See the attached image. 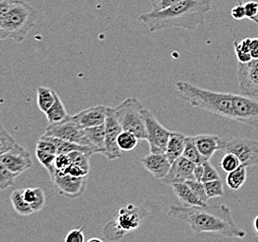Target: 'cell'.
<instances>
[{
	"instance_id": "obj_35",
	"label": "cell",
	"mask_w": 258,
	"mask_h": 242,
	"mask_svg": "<svg viewBox=\"0 0 258 242\" xmlns=\"http://www.w3.org/2000/svg\"><path fill=\"white\" fill-rule=\"evenodd\" d=\"M203 166H204V175H203L201 182L206 183V182H210V181H215V180H220L221 179L219 172L213 166L210 160H206L203 163Z\"/></svg>"
},
{
	"instance_id": "obj_2",
	"label": "cell",
	"mask_w": 258,
	"mask_h": 242,
	"mask_svg": "<svg viewBox=\"0 0 258 242\" xmlns=\"http://www.w3.org/2000/svg\"><path fill=\"white\" fill-rule=\"evenodd\" d=\"M168 216L188 224L191 231L197 234L214 233L229 238L246 236V232L235 224L231 211L226 205L171 206Z\"/></svg>"
},
{
	"instance_id": "obj_21",
	"label": "cell",
	"mask_w": 258,
	"mask_h": 242,
	"mask_svg": "<svg viewBox=\"0 0 258 242\" xmlns=\"http://www.w3.org/2000/svg\"><path fill=\"white\" fill-rule=\"evenodd\" d=\"M24 200L32 207L34 213L41 211L46 203V197L43 190L39 187H27L22 189Z\"/></svg>"
},
{
	"instance_id": "obj_45",
	"label": "cell",
	"mask_w": 258,
	"mask_h": 242,
	"mask_svg": "<svg viewBox=\"0 0 258 242\" xmlns=\"http://www.w3.org/2000/svg\"><path fill=\"white\" fill-rule=\"evenodd\" d=\"M203 175H204V166L196 165L195 169H194V178H195V180L201 182Z\"/></svg>"
},
{
	"instance_id": "obj_1",
	"label": "cell",
	"mask_w": 258,
	"mask_h": 242,
	"mask_svg": "<svg viewBox=\"0 0 258 242\" xmlns=\"http://www.w3.org/2000/svg\"><path fill=\"white\" fill-rule=\"evenodd\" d=\"M175 86L177 97L191 107L258 129L257 98L213 91L185 81H177Z\"/></svg>"
},
{
	"instance_id": "obj_28",
	"label": "cell",
	"mask_w": 258,
	"mask_h": 242,
	"mask_svg": "<svg viewBox=\"0 0 258 242\" xmlns=\"http://www.w3.org/2000/svg\"><path fill=\"white\" fill-rule=\"evenodd\" d=\"M139 138L126 130H123L118 137V147L121 151H132L135 149L139 142Z\"/></svg>"
},
{
	"instance_id": "obj_8",
	"label": "cell",
	"mask_w": 258,
	"mask_h": 242,
	"mask_svg": "<svg viewBox=\"0 0 258 242\" xmlns=\"http://www.w3.org/2000/svg\"><path fill=\"white\" fill-rule=\"evenodd\" d=\"M143 116L146 124L147 141L153 154H165L172 131L159 122L152 110L144 108Z\"/></svg>"
},
{
	"instance_id": "obj_33",
	"label": "cell",
	"mask_w": 258,
	"mask_h": 242,
	"mask_svg": "<svg viewBox=\"0 0 258 242\" xmlns=\"http://www.w3.org/2000/svg\"><path fill=\"white\" fill-rule=\"evenodd\" d=\"M70 158L72 164H76L83 168L86 171H90V163H89V159L90 155L87 153H84L81 151H74L71 153L67 154Z\"/></svg>"
},
{
	"instance_id": "obj_37",
	"label": "cell",
	"mask_w": 258,
	"mask_h": 242,
	"mask_svg": "<svg viewBox=\"0 0 258 242\" xmlns=\"http://www.w3.org/2000/svg\"><path fill=\"white\" fill-rule=\"evenodd\" d=\"M71 164L72 162L67 154H57L54 160V168L56 172H65Z\"/></svg>"
},
{
	"instance_id": "obj_14",
	"label": "cell",
	"mask_w": 258,
	"mask_h": 242,
	"mask_svg": "<svg viewBox=\"0 0 258 242\" xmlns=\"http://www.w3.org/2000/svg\"><path fill=\"white\" fill-rule=\"evenodd\" d=\"M195 167L196 164H194V162L185 159L184 157H180L172 163L168 173L161 181L166 184L172 185L174 183H187L188 181L195 180Z\"/></svg>"
},
{
	"instance_id": "obj_47",
	"label": "cell",
	"mask_w": 258,
	"mask_h": 242,
	"mask_svg": "<svg viewBox=\"0 0 258 242\" xmlns=\"http://www.w3.org/2000/svg\"><path fill=\"white\" fill-rule=\"evenodd\" d=\"M87 242H104L102 239H100L99 237H92L90 239H88Z\"/></svg>"
},
{
	"instance_id": "obj_23",
	"label": "cell",
	"mask_w": 258,
	"mask_h": 242,
	"mask_svg": "<svg viewBox=\"0 0 258 242\" xmlns=\"http://www.w3.org/2000/svg\"><path fill=\"white\" fill-rule=\"evenodd\" d=\"M11 202L14 211L22 216H28L34 213L32 207L30 206L29 203L24 200L22 189L12 191L11 194Z\"/></svg>"
},
{
	"instance_id": "obj_18",
	"label": "cell",
	"mask_w": 258,
	"mask_h": 242,
	"mask_svg": "<svg viewBox=\"0 0 258 242\" xmlns=\"http://www.w3.org/2000/svg\"><path fill=\"white\" fill-rule=\"evenodd\" d=\"M178 201L185 207H205L208 203L200 201L187 183H174L171 185Z\"/></svg>"
},
{
	"instance_id": "obj_24",
	"label": "cell",
	"mask_w": 258,
	"mask_h": 242,
	"mask_svg": "<svg viewBox=\"0 0 258 242\" xmlns=\"http://www.w3.org/2000/svg\"><path fill=\"white\" fill-rule=\"evenodd\" d=\"M47 117V121L49 124L51 123H56L63 120L67 116V111L65 109L64 105L62 103L61 99L59 98L58 93H56V100L53 104L52 107H50L47 112L45 113Z\"/></svg>"
},
{
	"instance_id": "obj_25",
	"label": "cell",
	"mask_w": 258,
	"mask_h": 242,
	"mask_svg": "<svg viewBox=\"0 0 258 242\" xmlns=\"http://www.w3.org/2000/svg\"><path fill=\"white\" fill-rule=\"evenodd\" d=\"M247 167L241 165L235 171H231L228 173L226 182L229 188L232 190H239L241 189L243 184L246 182L247 179Z\"/></svg>"
},
{
	"instance_id": "obj_22",
	"label": "cell",
	"mask_w": 258,
	"mask_h": 242,
	"mask_svg": "<svg viewBox=\"0 0 258 242\" xmlns=\"http://www.w3.org/2000/svg\"><path fill=\"white\" fill-rule=\"evenodd\" d=\"M56 91L49 89L47 87H38L36 89V103L37 107L41 110L42 112H47V110L52 107L53 104L56 100Z\"/></svg>"
},
{
	"instance_id": "obj_9",
	"label": "cell",
	"mask_w": 258,
	"mask_h": 242,
	"mask_svg": "<svg viewBox=\"0 0 258 242\" xmlns=\"http://www.w3.org/2000/svg\"><path fill=\"white\" fill-rule=\"evenodd\" d=\"M44 134L56 137L67 142H76L81 146L90 147L84 133V129L80 128L73 116L69 115L59 122L48 124Z\"/></svg>"
},
{
	"instance_id": "obj_39",
	"label": "cell",
	"mask_w": 258,
	"mask_h": 242,
	"mask_svg": "<svg viewBox=\"0 0 258 242\" xmlns=\"http://www.w3.org/2000/svg\"><path fill=\"white\" fill-rule=\"evenodd\" d=\"M64 242H85L84 228H75L69 231L65 236Z\"/></svg>"
},
{
	"instance_id": "obj_6",
	"label": "cell",
	"mask_w": 258,
	"mask_h": 242,
	"mask_svg": "<svg viewBox=\"0 0 258 242\" xmlns=\"http://www.w3.org/2000/svg\"><path fill=\"white\" fill-rule=\"evenodd\" d=\"M118 121L123 128L135 134L140 140H147L146 124L143 116L144 108L135 97H130L114 108Z\"/></svg>"
},
{
	"instance_id": "obj_31",
	"label": "cell",
	"mask_w": 258,
	"mask_h": 242,
	"mask_svg": "<svg viewBox=\"0 0 258 242\" xmlns=\"http://www.w3.org/2000/svg\"><path fill=\"white\" fill-rule=\"evenodd\" d=\"M19 175L20 174L10 171L5 166L0 164V189L5 190L12 186Z\"/></svg>"
},
{
	"instance_id": "obj_19",
	"label": "cell",
	"mask_w": 258,
	"mask_h": 242,
	"mask_svg": "<svg viewBox=\"0 0 258 242\" xmlns=\"http://www.w3.org/2000/svg\"><path fill=\"white\" fill-rule=\"evenodd\" d=\"M84 133L89 146L94 149L95 152L102 154L105 148V123L100 126L84 129Z\"/></svg>"
},
{
	"instance_id": "obj_16",
	"label": "cell",
	"mask_w": 258,
	"mask_h": 242,
	"mask_svg": "<svg viewBox=\"0 0 258 242\" xmlns=\"http://www.w3.org/2000/svg\"><path fill=\"white\" fill-rule=\"evenodd\" d=\"M141 163L157 180L164 179L172 165L165 154H149L141 159Z\"/></svg>"
},
{
	"instance_id": "obj_44",
	"label": "cell",
	"mask_w": 258,
	"mask_h": 242,
	"mask_svg": "<svg viewBox=\"0 0 258 242\" xmlns=\"http://www.w3.org/2000/svg\"><path fill=\"white\" fill-rule=\"evenodd\" d=\"M250 53L252 60L258 59V38H252L250 43Z\"/></svg>"
},
{
	"instance_id": "obj_10",
	"label": "cell",
	"mask_w": 258,
	"mask_h": 242,
	"mask_svg": "<svg viewBox=\"0 0 258 242\" xmlns=\"http://www.w3.org/2000/svg\"><path fill=\"white\" fill-rule=\"evenodd\" d=\"M105 128V148L101 155L104 156L107 160H118L122 157V151L118 147V137L123 131V128L118 121L114 108L112 107H108Z\"/></svg>"
},
{
	"instance_id": "obj_11",
	"label": "cell",
	"mask_w": 258,
	"mask_h": 242,
	"mask_svg": "<svg viewBox=\"0 0 258 242\" xmlns=\"http://www.w3.org/2000/svg\"><path fill=\"white\" fill-rule=\"evenodd\" d=\"M55 187L58 189L59 195L63 196L70 200L80 198L86 190L88 183L87 177H74L65 172H56L51 178Z\"/></svg>"
},
{
	"instance_id": "obj_38",
	"label": "cell",
	"mask_w": 258,
	"mask_h": 242,
	"mask_svg": "<svg viewBox=\"0 0 258 242\" xmlns=\"http://www.w3.org/2000/svg\"><path fill=\"white\" fill-rule=\"evenodd\" d=\"M246 18L258 24V2L256 1H248L244 4Z\"/></svg>"
},
{
	"instance_id": "obj_46",
	"label": "cell",
	"mask_w": 258,
	"mask_h": 242,
	"mask_svg": "<svg viewBox=\"0 0 258 242\" xmlns=\"http://www.w3.org/2000/svg\"><path fill=\"white\" fill-rule=\"evenodd\" d=\"M253 227H254V230L258 234V215L255 217V219L253 220Z\"/></svg>"
},
{
	"instance_id": "obj_20",
	"label": "cell",
	"mask_w": 258,
	"mask_h": 242,
	"mask_svg": "<svg viewBox=\"0 0 258 242\" xmlns=\"http://www.w3.org/2000/svg\"><path fill=\"white\" fill-rule=\"evenodd\" d=\"M186 137L187 136L181 132L172 131L165 151V156L170 160L171 163L182 157L186 144Z\"/></svg>"
},
{
	"instance_id": "obj_7",
	"label": "cell",
	"mask_w": 258,
	"mask_h": 242,
	"mask_svg": "<svg viewBox=\"0 0 258 242\" xmlns=\"http://www.w3.org/2000/svg\"><path fill=\"white\" fill-rule=\"evenodd\" d=\"M219 151L234 154L245 167L258 165V142L246 138L221 139Z\"/></svg>"
},
{
	"instance_id": "obj_29",
	"label": "cell",
	"mask_w": 258,
	"mask_h": 242,
	"mask_svg": "<svg viewBox=\"0 0 258 242\" xmlns=\"http://www.w3.org/2000/svg\"><path fill=\"white\" fill-rule=\"evenodd\" d=\"M56 154L47 153L44 152L41 150H35V157L37 158V160L39 161V163L41 164L46 170H47L50 179L54 177L56 170L54 168V160L56 158Z\"/></svg>"
},
{
	"instance_id": "obj_26",
	"label": "cell",
	"mask_w": 258,
	"mask_h": 242,
	"mask_svg": "<svg viewBox=\"0 0 258 242\" xmlns=\"http://www.w3.org/2000/svg\"><path fill=\"white\" fill-rule=\"evenodd\" d=\"M182 157L185 159L194 162L196 165H203V163L206 160L204 159V157L201 155L194 142V136H187L186 137V144H185V149Z\"/></svg>"
},
{
	"instance_id": "obj_36",
	"label": "cell",
	"mask_w": 258,
	"mask_h": 242,
	"mask_svg": "<svg viewBox=\"0 0 258 242\" xmlns=\"http://www.w3.org/2000/svg\"><path fill=\"white\" fill-rule=\"evenodd\" d=\"M187 183H188L190 189L194 191V194L199 198L200 201L207 203L209 199H208L207 194H206V187H205V184L203 182L192 180V181H188Z\"/></svg>"
},
{
	"instance_id": "obj_34",
	"label": "cell",
	"mask_w": 258,
	"mask_h": 242,
	"mask_svg": "<svg viewBox=\"0 0 258 242\" xmlns=\"http://www.w3.org/2000/svg\"><path fill=\"white\" fill-rule=\"evenodd\" d=\"M241 165L240 160L235 156L234 154L226 153L220 161V167L225 172L229 173L235 171Z\"/></svg>"
},
{
	"instance_id": "obj_42",
	"label": "cell",
	"mask_w": 258,
	"mask_h": 242,
	"mask_svg": "<svg viewBox=\"0 0 258 242\" xmlns=\"http://www.w3.org/2000/svg\"><path fill=\"white\" fill-rule=\"evenodd\" d=\"M231 16H232V18L237 21H241V20L246 18L244 5L241 4V2H238V4L235 5L231 10Z\"/></svg>"
},
{
	"instance_id": "obj_5",
	"label": "cell",
	"mask_w": 258,
	"mask_h": 242,
	"mask_svg": "<svg viewBox=\"0 0 258 242\" xmlns=\"http://www.w3.org/2000/svg\"><path fill=\"white\" fill-rule=\"evenodd\" d=\"M150 213L149 208L128 204L119 209L117 216L106 224L103 235L109 241H120L123 236L141 226Z\"/></svg>"
},
{
	"instance_id": "obj_13",
	"label": "cell",
	"mask_w": 258,
	"mask_h": 242,
	"mask_svg": "<svg viewBox=\"0 0 258 242\" xmlns=\"http://www.w3.org/2000/svg\"><path fill=\"white\" fill-rule=\"evenodd\" d=\"M0 164L18 174L29 170L33 166L31 154L18 143L11 151L0 156Z\"/></svg>"
},
{
	"instance_id": "obj_41",
	"label": "cell",
	"mask_w": 258,
	"mask_h": 242,
	"mask_svg": "<svg viewBox=\"0 0 258 242\" xmlns=\"http://www.w3.org/2000/svg\"><path fill=\"white\" fill-rule=\"evenodd\" d=\"M65 173H68L74 177H87L88 176L89 171L84 170L83 168L76 164H71L69 168L65 171Z\"/></svg>"
},
{
	"instance_id": "obj_4",
	"label": "cell",
	"mask_w": 258,
	"mask_h": 242,
	"mask_svg": "<svg viewBox=\"0 0 258 242\" xmlns=\"http://www.w3.org/2000/svg\"><path fill=\"white\" fill-rule=\"evenodd\" d=\"M37 18L38 12L35 8L22 0H14L6 16L0 19V38L12 39L18 43L24 41Z\"/></svg>"
},
{
	"instance_id": "obj_3",
	"label": "cell",
	"mask_w": 258,
	"mask_h": 242,
	"mask_svg": "<svg viewBox=\"0 0 258 242\" xmlns=\"http://www.w3.org/2000/svg\"><path fill=\"white\" fill-rule=\"evenodd\" d=\"M211 9L212 0H184L162 11L143 13L139 20L147 24L151 32L174 27L192 31L204 24Z\"/></svg>"
},
{
	"instance_id": "obj_32",
	"label": "cell",
	"mask_w": 258,
	"mask_h": 242,
	"mask_svg": "<svg viewBox=\"0 0 258 242\" xmlns=\"http://www.w3.org/2000/svg\"><path fill=\"white\" fill-rule=\"evenodd\" d=\"M208 199L222 198L224 196V186L222 180H215L204 183Z\"/></svg>"
},
{
	"instance_id": "obj_30",
	"label": "cell",
	"mask_w": 258,
	"mask_h": 242,
	"mask_svg": "<svg viewBox=\"0 0 258 242\" xmlns=\"http://www.w3.org/2000/svg\"><path fill=\"white\" fill-rule=\"evenodd\" d=\"M17 144V141L14 139V137L2 125L0 131V156L11 151Z\"/></svg>"
},
{
	"instance_id": "obj_27",
	"label": "cell",
	"mask_w": 258,
	"mask_h": 242,
	"mask_svg": "<svg viewBox=\"0 0 258 242\" xmlns=\"http://www.w3.org/2000/svg\"><path fill=\"white\" fill-rule=\"evenodd\" d=\"M250 37L244 38L241 41L238 42L237 40L234 42L235 54L237 56L238 63L241 64H248L252 62V58L251 53H250V43H251Z\"/></svg>"
},
{
	"instance_id": "obj_43",
	"label": "cell",
	"mask_w": 258,
	"mask_h": 242,
	"mask_svg": "<svg viewBox=\"0 0 258 242\" xmlns=\"http://www.w3.org/2000/svg\"><path fill=\"white\" fill-rule=\"evenodd\" d=\"M14 0H0V19L6 16L7 13L11 10Z\"/></svg>"
},
{
	"instance_id": "obj_17",
	"label": "cell",
	"mask_w": 258,
	"mask_h": 242,
	"mask_svg": "<svg viewBox=\"0 0 258 242\" xmlns=\"http://www.w3.org/2000/svg\"><path fill=\"white\" fill-rule=\"evenodd\" d=\"M194 142L200 153L206 160H211L213 155L219 151L220 138L210 134H199L194 136Z\"/></svg>"
},
{
	"instance_id": "obj_40",
	"label": "cell",
	"mask_w": 258,
	"mask_h": 242,
	"mask_svg": "<svg viewBox=\"0 0 258 242\" xmlns=\"http://www.w3.org/2000/svg\"><path fill=\"white\" fill-rule=\"evenodd\" d=\"M181 1L184 0H150V3L153 7V11H162Z\"/></svg>"
},
{
	"instance_id": "obj_15",
	"label": "cell",
	"mask_w": 258,
	"mask_h": 242,
	"mask_svg": "<svg viewBox=\"0 0 258 242\" xmlns=\"http://www.w3.org/2000/svg\"><path fill=\"white\" fill-rule=\"evenodd\" d=\"M108 107L96 106L88 107L73 116L77 124L82 129H88L105 123Z\"/></svg>"
},
{
	"instance_id": "obj_12",
	"label": "cell",
	"mask_w": 258,
	"mask_h": 242,
	"mask_svg": "<svg viewBox=\"0 0 258 242\" xmlns=\"http://www.w3.org/2000/svg\"><path fill=\"white\" fill-rule=\"evenodd\" d=\"M237 73L241 94L258 99V59L248 64L238 63Z\"/></svg>"
}]
</instances>
